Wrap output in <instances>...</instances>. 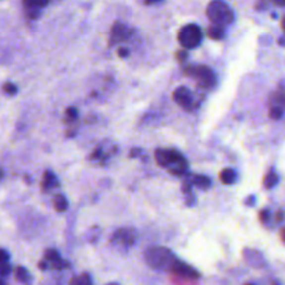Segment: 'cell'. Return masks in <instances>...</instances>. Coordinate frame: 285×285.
Wrapping results in <instances>:
<instances>
[{
    "label": "cell",
    "instance_id": "obj_1",
    "mask_svg": "<svg viewBox=\"0 0 285 285\" xmlns=\"http://www.w3.org/2000/svg\"><path fill=\"white\" fill-rule=\"evenodd\" d=\"M178 257L164 246H152L145 252V262L155 270L170 271Z\"/></svg>",
    "mask_w": 285,
    "mask_h": 285
},
{
    "label": "cell",
    "instance_id": "obj_2",
    "mask_svg": "<svg viewBox=\"0 0 285 285\" xmlns=\"http://www.w3.org/2000/svg\"><path fill=\"white\" fill-rule=\"evenodd\" d=\"M206 14L212 24L223 28L234 21V11L223 0H212L206 8Z\"/></svg>",
    "mask_w": 285,
    "mask_h": 285
},
{
    "label": "cell",
    "instance_id": "obj_3",
    "mask_svg": "<svg viewBox=\"0 0 285 285\" xmlns=\"http://www.w3.org/2000/svg\"><path fill=\"white\" fill-rule=\"evenodd\" d=\"M184 72L188 77L196 79V82L202 88H213L217 82L214 71L206 65H188Z\"/></svg>",
    "mask_w": 285,
    "mask_h": 285
},
{
    "label": "cell",
    "instance_id": "obj_4",
    "mask_svg": "<svg viewBox=\"0 0 285 285\" xmlns=\"http://www.w3.org/2000/svg\"><path fill=\"white\" fill-rule=\"evenodd\" d=\"M202 38H203V34L199 27L195 24H188L185 27H182L178 32V42L185 50L198 48L202 42Z\"/></svg>",
    "mask_w": 285,
    "mask_h": 285
},
{
    "label": "cell",
    "instance_id": "obj_5",
    "mask_svg": "<svg viewBox=\"0 0 285 285\" xmlns=\"http://www.w3.org/2000/svg\"><path fill=\"white\" fill-rule=\"evenodd\" d=\"M155 160L160 167H170L171 164L185 162L186 159L179 152L174 149H156Z\"/></svg>",
    "mask_w": 285,
    "mask_h": 285
},
{
    "label": "cell",
    "instance_id": "obj_6",
    "mask_svg": "<svg viewBox=\"0 0 285 285\" xmlns=\"http://www.w3.org/2000/svg\"><path fill=\"white\" fill-rule=\"evenodd\" d=\"M171 273L174 276H177L179 278H184V280H191V281H195L200 278V273L196 269H193L191 264H186L185 262H181L179 259L175 260V263L172 264L171 267Z\"/></svg>",
    "mask_w": 285,
    "mask_h": 285
},
{
    "label": "cell",
    "instance_id": "obj_7",
    "mask_svg": "<svg viewBox=\"0 0 285 285\" xmlns=\"http://www.w3.org/2000/svg\"><path fill=\"white\" fill-rule=\"evenodd\" d=\"M136 239V232L134 229H129V228H121L118 231L114 232L113 238H112V242L118 248H129L132 246Z\"/></svg>",
    "mask_w": 285,
    "mask_h": 285
},
{
    "label": "cell",
    "instance_id": "obj_8",
    "mask_svg": "<svg viewBox=\"0 0 285 285\" xmlns=\"http://www.w3.org/2000/svg\"><path fill=\"white\" fill-rule=\"evenodd\" d=\"M172 98L175 100V103L181 106L185 110H191L193 107L192 102V95H191V91L185 88V86H179L177 88L174 93H172Z\"/></svg>",
    "mask_w": 285,
    "mask_h": 285
},
{
    "label": "cell",
    "instance_id": "obj_9",
    "mask_svg": "<svg viewBox=\"0 0 285 285\" xmlns=\"http://www.w3.org/2000/svg\"><path fill=\"white\" fill-rule=\"evenodd\" d=\"M131 35V29L125 27L121 22H115L112 28V36H110V43L115 45L117 42H122L125 41L128 36Z\"/></svg>",
    "mask_w": 285,
    "mask_h": 285
},
{
    "label": "cell",
    "instance_id": "obj_10",
    "mask_svg": "<svg viewBox=\"0 0 285 285\" xmlns=\"http://www.w3.org/2000/svg\"><path fill=\"white\" fill-rule=\"evenodd\" d=\"M243 257H245V262L252 267H255V269H260V267L266 266V260H264L263 255L255 249H248L246 248L243 250Z\"/></svg>",
    "mask_w": 285,
    "mask_h": 285
},
{
    "label": "cell",
    "instance_id": "obj_11",
    "mask_svg": "<svg viewBox=\"0 0 285 285\" xmlns=\"http://www.w3.org/2000/svg\"><path fill=\"white\" fill-rule=\"evenodd\" d=\"M56 186H58L56 175L53 172H50V171H46L45 175H43L42 191L43 192H49L52 188H56Z\"/></svg>",
    "mask_w": 285,
    "mask_h": 285
},
{
    "label": "cell",
    "instance_id": "obj_12",
    "mask_svg": "<svg viewBox=\"0 0 285 285\" xmlns=\"http://www.w3.org/2000/svg\"><path fill=\"white\" fill-rule=\"evenodd\" d=\"M22 6H24L25 13L31 20L36 18L41 13V8L36 6V0H22Z\"/></svg>",
    "mask_w": 285,
    "mask_h": 285
},
{
    "label": "cell",
    "instance_id": "obj_13",
    "mask_svg": "<svg viewBox=\"0 0 285 285\" xmlns=\"http://www.w3.org/2000/svg\"><path fill=\"white\" fill-rule=\"evenodd\" d=\"M207 36L213 41H220L226 36V31L223 27H219V25H214L212 24L209 28H207Z\"/></svg>",
    "mask_w": 285,
    "mask_h": 285
},
{
    "label": "cell",
    "instance_id": "obj_14",
    "mask_svg": "<svg viewBox=\"0 0 285 285\" xmlns=\"http://www.w3.org/2000/svg\"><path fill=\"white\" fill-rule=\"evenodd\" d=\"M220 179L224 185H231V184H234L236 179L235 171L232 170V169H224V170L220 172Z\"/></svg>",
    "mask_w": 285,
    "mask_h": 285
},
{
    "label": "cell",
    "instance_id": "obj_15",
    "mask_svg": "<svg viewBox=\"0 0 285 285\" xmlns=\"http://www.w3.org/2000/svg\"><path fill=\"white\" fill-rule=\"evenodd\" d=\"M15 278L17 281H20L24 285H31V276H29L28 270L22 266H18L15 269Z\"/></svg>",
    "mask_w": 285,
    "mask_h": 285
},
{
    "label": "cell",
    "instance_id": "obj_16",
    "mask_svg": "<svg viewBox=\"0 0 285 285\" xmlns=\"http://www.w3.org/2000/svg\"><path fill=\"white\" fill-rule=\"evenodd\" d=\"M68 285H93L92 277L88 273H82V274H79L77 277H72Z\"/></svg>",
    "mask_w": 285,
    "mask_h": 285
},
{
    "label": "cell",
    "instance_id": "obj_17",
    "mask_svg": "<svg viewBox=\"0 0 285 285\" xmlns=\"http://www.w3.org/2000/svg\"><path fill=\"white\" fill-rule=\"evenodd\" d=\"M271 106H278V107H285V92L284 91H277L276 93H273V96H271L270 99Z\"/></svg>",
    "mask_w": 285,
    "mask_h": 285
},
{
    "label": "cell",
    "instance_id": "obj_18",
    "mask_svg": "<svg viewBox=\"0 0 285 285\" xmlns=\"http://www.w3.org/2000/svg\"><path fill=\"white\" fill-rule=\"evenodd\" d=\"M193 185L198 186L200 189H207L210 186V178L206 177V175H195L192 179H191Z\"/></svg>",
    "mask_w": 285,
    "mask_h": 285
},
{
    "label": "cell",
    "instance_id": "obj_19",
    "mask_svg": "<svg viewBox=\"0 0 285 285\" xmlns=\"http://www.w3.org/2000/svg\"><path fill=\"white\" fill-rule=\"evenodd\" d=\"M278 182V175L277 172L274 170H270L267 174H266V177L263 179V184L264 186L267 188V189H270L273 186H276V184Z\"/></svg>",
    "mask_w": 285,
    "mask_h": 285
},
{
    "label": "cell",
    "instance_id": "obj_20",
    "mask_svg": "<svg viewBox=\"0 0 285 285\" xmlns=\"http://www.w3.org/2000/svg\"><path fill=\"white\" fill-rule=\"evenodd\" d=\"M53 203H55V207H56L57 212H60V213L65 212L68 209V202H67L65 196H63V195H56Z\"/></svg>",
    "mask_w": 285,
    "mask_h": 285
},
{
    "label": "cell",
    "instance_id": "obj_21",
    "mask_svg": "<svg viewBox=\"0 0 285 285\" xmlns=\"http://www.w3.org/2000/svg\"><path fill=\"white\" fill-rule=\"evenodd\" d=\"M58 259H60V253H58L56 249L45 250V260L48 262L49 267H50V264L53 263V262H56V260H58Z\"/></svg>",
    "mask_w": 285,
    "mask_h": 285
},
{
    "label": "cell",
    "instance_id": "obj_22",
    "mask_svg": "<svg viewBox=\"0 0 285 285\" xmlns=\"http://www.w3.org/2000/svg\"><path fill=\"white\" fill-rule=\"evenodd\" d=\"M283 114H284V109H283V107L270 106L269 115H270L273 120H278V118H281V117H283Z\"/></svg>",
    "mask_w": 285,
    "mask_h": 285
},
{
    "label": "cell",
    "instance_id": "obj_23",
    "mask_svg": "<svg viewBox=\"0 0 285 285\" xmlns=\"http://www.w3.org/2000/svg\"><path fill=\"white\" fill-rule=\"evenodd\" d=\"M11 273V266L8 262H0V277H6Z\"/></svg>",
    "mask_w": 285,
    "mask_h": 285
},
{
    "label": "cell",
    "instance_id": "obj_24",
    "mask_svg": "<svg viewBox=\"0 0 285 285\" xmlns=\"http://www.w3.org/2000/svg\"><path fill=\"white\" fill-rule=\"evenodd\" d=\"M78 115V110L75 107H68L67 112H65V117H67V121H74Z\"/></svg>",
    "mask_w": 285,
    "mask_h": 285
},
{
    "label": "cell",
    "instance_id": "obj_25",
    "mask_svg": "<svg viewBox=\"0 0 285 285\" xmlns=\"http://www.w3.org/2000/svg\"><path fill=\"white\" fill-rule=\"evenodd\" d=\"M3 91L7 93V95H15L17 93V86L14 84H11V82H6L4 85H3Z\"/></svg>",
    "mask_w": 285,
    "mask_h": 285
},
{
    "label": "cell",
    "instance_id": "obj_26",
    "mask_svg": "<svg viewBox=\"0 0 285 285\" xmlns=\"http://www.w3.org/2000/svg\"><path fill=\"white\" fill-rule=\"evenodd\" d=\"M175 57H177V60H178L179 63H184L188 58V53H186V50H179V52L175 53Z\"/></svg>",
    "mask_w": 285,
    "mask_h": 285
},
{
    "label": "cell",
    "instance_id": "obj_27",
    "mask_svg": "<svg viewBox=\"0 0 285 285\" xmlns=\"http://www.w3.org/2000/svg\"><path fill=\"white\" fill-rule=\"evenodd\" d=\"M259 219L262 223H266V221L270 219V212L269 210H262L260 213H259Z\"/></svg>",
    "mask_w": 285,
    "mask_h": 285
},
{
    "label": "cell",
    "instance_id": "obj_28",
    "mask_svg": "<svg viewBox=\"0 0 285 285\" xmlns=\"http://www.w3.org/2000/svg\"><path fill=\"white\" fill-rule=\"evenodd\" d=\"M10 260V255L7 250L0 249V262H8Z\"/></svg>",
    "mask_w": 285,
    "mask_h": 285
},
{
    "label": "cell",
    "instance_id": "obj_29",
    "mask_svg": "<svg viewBox=\"0 0 285 285\" xmlns=\"http://www.w3.org/2000/svg\"><path fill=\"white\" fill-rule=\"evenodd\" d=\"M38 267H39L41 270L45 271V270H48V269H49V264H48V262H46V260L43 259V260H41V262L38 263Z\"/></svg>",
    "mask_w": 285,
    "mask_h": 285
},
{
    "label": "cell",
    "instance_id": "obj_30",
    "mask_svg": "<svg viewBox=\"0 0 285 285\" xmlns=\"http://www.w3.org/2000/svg\"><path fill=\"white\" fill-rule=\"evenodd\" d=\"M118 56L122 57V58L128 56V49H125V48H120V49H118Z\"/></svg>",
    "mask_w": 285,
    "mask_h": 285
},
{
    "label": "cell",
    "instance_id": "obj_31",
    "mask_svg": "<svg viewBox=\"0 0 285 285\" xmlns=\"http://www.w3.org/2000/svg\"><path fill=\"white\" fill-rule=\"evenodd\" d=\"M142 153V150L141 149H132L131 152H129V156L131 157H136L138 155H141Z\"/></svg>",
    "mask_w": 285,
    "mask_h": 285
},
{
    "label": "cell",
    "instance_id": "obj_32",
    "mask_svg": "<svg viewBox=\"0 0 285 285\" xmlns=\"http://www.w3.org/2000/svg\"><path fill=\"white\" fill-rule=\"evenodd\" d=\"M273 3H276L277 6H283V7H285V0H271Z\"/></svg>",
    "mask_w": 285,
    "mask_h": 285
},
{
    "label": "cell",
    "instance_id": "obj_33",
    "mask_svg": "<svg viewBox=\"0 0 285 285\" xmlns=\"http://www.w3.org/2000/svg\"><path fill=\"white\" fill-rule=\"evenodd\" d=\"M284 216H285V213L283 212V210H280L277 213V221H283V219H284Z\"/></svg>",
    "mask_w": 285,
    "mask_h": 285
},
{
    "label": "cell",
    "instance_id": "obj_34",
    "mask_svg": "<svg viewBox=\"0 0 285 285\" xmlns=\"http://www.w3.org/2000/svg\"><path fill=\"white\" fill-rule=\"evenodd\" d=\"M280 235H281V239H283V242L285 243V228H283V229H281V234H280Z\"/></svg>",
    "mask_w": 285,
    "mask_h": 285
},
{
    "label": "cell",
    "instance_id": "obj_35",
    "mask_svg": "<svg viewBox=\"0 0 285 285\" xmlns=\"http://www.w3.org/2000/svg\"><path fill=\"white\" fill-rule=\"evenodd\" d=\"M145 1H146V4H152V3H157L160 0H145Z\"/></svg>",
    "mask_w": 285,
    "mask_h": 285
},
{
    "label": "cell",
    "instance_id": "obj_36",
    "mask_svg": "<svg viewBox=\"0 0 285 285\" xmlns=\"http://www.w3.org/2000/svg\"><path fill=\"white\" fill-rule=\"evenodd\" d=\"M281 27H283V29H284L285 32V15L283 17V20H281Z\"/></svg>",
    "mask_w": 285,
    "mask_h": 285
},
{
    "label": "cell",
    "instance_id": "obj_37",
    "mask_svg": "<svg viewBox=\"0 0 285 285\" xmlns=\"http://www.w3.org/2000/svg\"><path fill=\"white\" fill-rule=\"evenodd\" d=\"M106 285H120V284H118V283H109V284Z\"/></svg>",
    "mask_w": 285,
    "mask_h": 285
},
{
    "label": "cell",
    "instance_id": "obj_38",
    "mask_svg": "<svg viewBox=\"0 0 285 285\" xmlns=\"http://www.w3.org/2000/svg\"><path fill=\"white\" fill-rule=\"evenodd\" d=\"M0 285H6V283H4V281H3L1 278H0Z\"/></svg>",
    "mask_w": 285,
    "mask_h": 285
},
{
    "label": "cell",
    "instance_id": "obj_39",
    "mask_svg": "<svg viewBox=\"0 0 285 285\" xmlns=\"http://www.w3.org/2000/svg\"><path fill=\"white\" fill-rule=\"evenodd\" d=\"M1 177H3V170L0 169V179H1Z\"/></svg>",
    "mask_w": 285,
    "mask_h": 285
},
{
    "label": "cell",
    "instance_id": "obj_40",
    "mask_svg": "<svg viewBox=\"0 0 285 285\" xmlns=\"http://www.w3.org/2000/svg\"><path fill=\"white\" fill-rule=\"evenodd\" d=\"M271 285H280V284H278V283H276V281H274V283H273V284H271Z\"/></svg>",
    "mask_w": 285,
    "mask_h": 285
},
{
    "label": "cell",
    "instance_id": "obj_41",
    "mask_svg": "<svg viewBox=\"0 0 285 285\" xmlns=\"http://www.w3.org/2000/svg\"><path fill=\"white\" fill-rule=\"evenodd\" d=\"M245 285H255V284H245Z\"/></svg>",
    "mask_w": 285,
    "mask_h": 285
}]
</instances>
